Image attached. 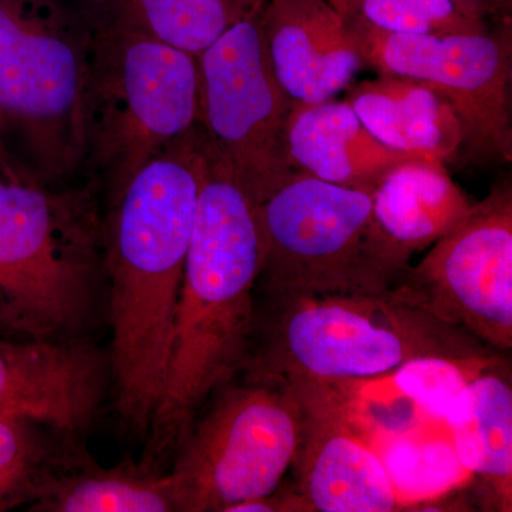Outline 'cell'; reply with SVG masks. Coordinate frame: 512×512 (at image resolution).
I'll use <instances>...</instances> for the list:
<instances>
[{"label":"cell","mask_w":512,"mask_h":512,"mask_svg":"<svg viewBox=\"0 0 512 512\" xmlns=\"http://www.w3.org/2000/svg\"><path fill=\"white\" fill-rule=\"evenodd\" d=\"M208 153L200 126L140 168L110 202V369L121 420L146 437L160 403L175 308Z\"/></svg>","instance_id":"6da1fadb"},{"label":"cell","mask_w":512,"mask_h":512,"mask_svg":"<svg viewBox=\"0 0 512 512\" xmlns=\"http://www.w3.org/2000/svg\"><path fill=\"white\" fill-rule=\"evenodd\" d=\"M261 261L254 202L208 161L144 466L156 468L175 453L202 404L247 366L256 340L254 288Z\"/></svg>","instance_id":"7a4b0ae2"},{"label":"cell","mask_w":512,"mask_h":512,"mask_svg":"<svg viewBox=\"0 0 512 512\" xmlns=\"http://www.w3.org/2000/svg\"><path fill=\"white\" fill-rule=\"evenodd\" d=\"M495 352L390 289L271 303L244 370L248 380L302 389L372 379L420 357Z\"/></svg>","instance_id":"3957f363"},{"label":"cell","mask_w":512,"mask_h":512,"mask_svg":"<svg viewBox=\"0 0 512 512\" xmlns=\"http://www.w3.org/2000/svg\"><path fill=\"white\" fill-rule=\"evenodd\" d=\"M90 16L86 164L110 202L134 174L198 126L197 56L168 45L113 0Z\"/></svg>","instance_id":"277c9868"},{"label":"cell","mask_w":512,"mask_h":512,"mask_svg":"<svg viewBox=\"0 0 512 512\" xmlns=\"http://www.w3.org/2000/svg\"><path fill=\"white\" fill-rule=\"evenodd\" d=\"M101 235L89 198L59 191L0 144V306L35 338L77 332L92 313Z\"/></svg>","instance_id":"5b68a950"},{"label":"cell","mask_w":512,"mask_h":512,"mask_svg":"<svg viewBox=\"0 0 512 512\" xmlns=\"http://www.w3.org/2000/svg\"><path fill=\"white\" fill-rule=\"evenodd\" d=\"M89 56L90 18L66 0H0V133L49 184L86 165Z\"/></svg>","instance_id":"8992f818"},{"label":"cell","mask_w":512,"mask_h":512,"mask_svg":"<svg viewBox=\"0 0 512 512\" xmlns=\"http://www.w3.org/2000/svg\"><path fill=\"white\" fill-rule=\"evenodd\" d=\"M269 302L393 289L409 261L383 234L373 192L298 174L256 207Z\"/></svg>","instance_id":"52a82bcc"},{"label":"cell","mask_w":512,"mask_h":512,"mask_svg":"<svg viewBox=\"0 0 512 512\" xmlns=\"http://www.w3.org/2000/svg\"><path fill=\"white\" fill-rule=\"evenodd\" d=\"M262 10L264 0L197 56L198 126L208 157L255 207L301 174L288 146L296 101L272 67Z\"/></svg>","instance_id":"ba28073f"},{"label":"cell","mask_w":512,"mask_h":512,"mask_svg":"<svg viewBox=\"0 0 512 512\" xmlns=\"http://www.w3.org/2000/svg\"><path fill=\"white\" fill-rule=\"evenodd\" d=\"M301 404L284 387L248 380L218 390L177 448L175 512H228L278 490L301 439Z\"/></svg>","instance_id":"9c48e42d"},{"label":"cell","mask_w":512,"mask_h":512,"mask_svg":"<svg viewBox=\"0 0 512 512\" xmlns=\"http://www.w3.org/2000/svg\"><path fill=\"white\" fill-rule=\"evenodd\" d=\"M363 64L430 87L456 113L463 146L510 161L511 46L490 33H402L345 23Z\"/></svg>","instance_id":"30bf717a"},{"label":"cell","mask_w":512,"mask_h":512,"mask_svg":"<svg viewBox=\"0 0 512 512\" xmlns=\"http://www.w3.org/2000/svg\"><path fill=\"white\" fill-rule=\"evenodd\" d=\"M394 291L498 352L512 348V195L491 192Z\"/></svg>","instance_id":"8fae6325"},{"label":"cell","mask_w":512,"mask_h":512,"mask_svg":"<svg viewBox=\"0 0 512 512\" xmlns=\"http://www.w3.org/2000/svg\"><path fill=\"white\" fill-rule=\"evenodd\" d=\"M107 359L76 340H0V417L82 430L99 412Z\"/></svg>","instance_id":"7c38bea8"},{"label":"cell","mask_w":512,"mask_h":512,"mask_svg":"<svg viewBox=\"0 0 512 512\" xmlns=\"http://www.w3.org/2000/svg\"><path fill=\"white\" fill-rule=\"evenodd\" d=\"M301 407L292 488L308 512L402 510L375 447L338 414Z\"/></svg>","instance_id":"4fadbf2b"},{"label":"cell","mask_w":512,"mask_h":512,"mask_svg":"<svg viewBox=\"0 0 512 512\" xmlns=\"http://www.w3.org/2000/svg\"><path fill=\"white\" fill-rule=\"evenodd\" d=\"M262 13L272 67L296 103L335 99L365 66L328 0H264Z\"/></svg>","instance_id":"5bb4252c"},{"label":"cell","mask_w":512,"mask_h":512,"mask_svg":"<svg viewBox=\"0 0 512 512\" xmlns=\"http://www.w3.org/2000/svg\"><path fill=\"white\" fill-rule=\"evenodd\" d=\"M288 146L299 173L369 192L375 191L384 175L397 165L424 158L434 160L384 146L346 100L295 103Z\"/></svg>","instance_id":"9a60e30c"},{"label":"cell","mask_w":512,"mask_h":512,"mask_svg":"<svg viewBox=\"0 0 512 512\" xmlns=\"http://www.w3.org/2000/svg\"><path fill=\"white\" fill-rule=\"evenodd\" d=\"M444 423L461 463L478 480L485 510H512V384L503 359L488 366L448 407Z\"/></svg>","instance_id":"2e32d148"},{"label":"cell","mask_w":512,"mask_h":512,"mask_svg":"<svg viewBox=\"0 0 512 512\" xmlns=\"http://www.w3.org/2000/svg\"><path fill=\"white\" fill-rule=\"evenodd\" d=\"M346 90L349 106L384 146L441 163L463 147L456 113L443 97L416 80L379 74Z\"/></svg>","instance_id":"e0dca14e"},{"label":"cell","mask_w":512,"mask_h":512,"mask_svg":"<svg viewBox=\"0 0 512 512\" xmlns=\"http://www.w3.org/2000/svg\"><path fill=\"white\" fill-rule=\"evenodd\" d=\"M473 207L444 163L426 158L397 165L373 191L377 224L406 261L466 220Z\"/></svg>","instance_id":"ac0fdd59"},{"label":"cell","mask_w":512,"mask_h":512,"mask_svg":"<svg viewBox=\"0 0 512 512\" xmlns=\"http://www.w3.org/2000/svg\"><path fill=\"white\" fill-rule=\"evenodd\" d=\"M32 507L39 512H175L170 476L144 464L49 476Z\"/></svg>","instance_id":"d6986e66"},{"label":"cell","mask_w":512,"mask_h":512,"mask_svg":"<svg viewBox=\"0 0 512 512\" xmlns=\"http://www.w3.org/2000/svg\"><path fill=\"white\" fill-rule=\"evenodd\" d=\"M372 446L402 508L439 500L473 477L451 439L427 436L420 429L384 437Z\"/></svg>","instance_id":"ffe728a7"},{"label":"cell","mask_w":512,"mask_h":512,"mask_svg":"<svg viewBox=\"0 0 512 512\" xmlns=\"http://www.w3.org/2000/svg\"><path fill=\"white\" fill-rule=\"evenodd\" d=\"M168 45L198 56L262 0H113Z\"/></svg>","instance_id":"44dd1931"},{"label":"cell","mask_w":512,"mask_h":512,"mask_svg":"<svg viewBox=\"0 0 512 512\" xmlns=\"http://www.w3.org/2000/svg\"><path fill=\"white\" fill-rule=\"evenodd\" d=\"M345 23L402 33H485L453 0H328Z\"/></svg>","instance_id":"7402d4cb"},{"label":"cell","mask_w":512,"mask_h":512,"mask_svg":"<svg viewBox=\"0 0 512 512\" xmlns=\"http://www.w3.org/2000/svg\"><path fill=\"white\" fill-rule=\"evenodd\" d=\"M33 421L0 417V477H46V444Z\"/></svg>","instance_id":"603a6c76"},{"label":"cell","mask_w":512,"mask_h":512,"mask_svg":"<svg viewBox=\"0 0 512 512\" xmlns=\"http://www.w3.org/2000/svg\"><path fill=\"white\" fill-rule=\"evenodd\" d=\"M47 477H0V511L35 500Z\"/></svg>","instance_id":"cb8c5ba5"},{"label":"cell","mask_w":512,"mask_h":512,"mask_svg":"<svg viewBox=\"0 0 512 512\" xmlns=\"http://www.w3.org/2000/svg\"><path fill=\"white\" fill-rule=\"evenodd\" d=\"M461 12L466 13L470 18L483 20L488 13L494 12L498 0H453Z\"/></svg>","instance_id":"d4e9b609"},{"label":"cell","mask_w":512,"mask_h":512,"mask_svg":"<svg viewBox=\"0 0 512 512\" xmlns=\"http://www.w3.org/2000/svg\"><path fill=\"white\" fill-rule=\"evenodd\" d=\"M0 326H3V328L13 329L12 323H10L8 316H6V313L3 312L2 306H0Z\"/></svg>","instance_id":"484cf974"}]
</instances>
